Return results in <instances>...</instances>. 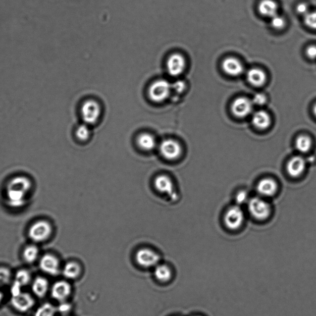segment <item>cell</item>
I'll list each match as a JSON object with an SVG mask.
<instances>
[{"label": "cell", "mask_w": 316, "mask_h": 316, "mask_svg": "<svg viewBox=\"0 0 316 316\" xmlns=\"http://www.w3.org/2000/svg\"><path fill=\"white\" fill-rule=\"evenodd\" d=\"M31 188V182L26 177L18 176L12 179L7 185V203L14 208L23 207Z\"/></svg>", "instance_id": "cell-1"}, {"label": "cell", "mask_w": 316, "mask_h": 316, "mask_svg": "<svg viewBox=\"0 0 316 316\" xmlns=\"http://www.w3.org/2000/svg\"><path fill=\"white\" fill-rule=\"evenodd\" d=\"M160 154L168 162H174L182 156L183 148L181 143L174 138H166L159 142L157 147Z\"/></svg>", "instance_id": "cell-2"}, {"label": "cell", "mask_w": 316, "mask_h": 316, "mask_svg": "<svg viewBox=\"0 0 316 316\" xmlns=\"http://www.w3.org/2000/svg\"><path fill=\"white\" fill-rule=\"evenodd\" d=\"M172 93V84L167 80L160 79L152 83L148 90L151 100L160 103L167 100Z\"/></svg>", "instance_id": "cell-3"}, {"label": "cell", "mask_w": 316, "mask_h": 316, "mask_svg": "<svg viewBox=\"0 0 316 316\" xmlns=\"http://www.w3.org/2000/svg\"><path fill=\"white\" fill-rule=\"evenodd\" d=\"M52 232L51 224L48 222L41 220L36 222L30 227L29 236L33 242L41 243L49 239Z\"/></svg>", "instance_id": "cell-4"}, {"label": "cell", "mask_w": 316, "mask_h": 316, "mask_svg": "<svg viewBox=\"0 0 316 316\" xmlns=\"http://www.w3.org/2000/svg\"><path fill=\"white\" fill-rule=\"evenodd\" d=\"M81 116L86 124H95L100 118L101 110L98 102L94 100H88L84 102L81 107Z\"/></svg>", "instance_id": "cell-5"}, {"label": "cell", "mask_w": 316, "mask_h": 316, "mask_svg": "<svg viewBox=\"0 0 316 316\" xmlns=\"http://www.w3.org/2000/svg\"><path fill=\"white\" fill-rule=\"evenodd\" d=\"M248 210L254 218L258 220L267 219L271 213V206L265 199L254 197L248 201Z\"/></svg>", "instance_id": "cell-6"}, {"label": "cell", "mask_w": 316, "mask_h": 316, "mask_svg": "<svg viewBox=\"0 0 316 316\" xmlns=\"http://www.w3.org/2000/svg\"><path fill=\"white\" fill-rule=\"evenodd\" d=\"M153 185L155 190L162 195L176 197L175 184L168 174H161L155 177Z\"/></svg>", "instance_id": "cell-7"}, {"label": "cell", "mask_w": 316, "mask_h": 316, "mask_svg": "<svg viewBox=\"0 0 316 316\" xmlns=\"http://www.w3.org/2000/svg\"><path fill=\"white\" fill-rule=\"evenodd\" d=\"M135 260L141 267L150 268L156 267L160 262V256L153 249L142 248L136 252Z\"/></svg>", "instance_id": "cell-8"}, {"label": "cell", "mask_w": 316, "mask_h": 316, "mask_svg": "<svg viewBox=\"0 0 316 316\" xmlns=\"http://www.w3.org/2000/svg\"><path fill=\"white\" fill-rule=\"evenodd\" d=\"M39 267L44 273L51 276H57L60 273L61 265L59 259L54 254L47 253L41 256Z\"/></svg>", "instance_id": "cell-9"}, {"label": "cell", "mask_w": 316, "mask_h": 316, "mask_svg": "<svg viewBox=\"0 0 316 316\" xmlns=\"http://www.w3.org/2000/svg\"><path fill=\"white\" fill-rule=\"evenodd\" d=\"M11 303L17 311L24 313L34 307L35 301L30 294L22 292L18 295L12 296Z\"/></svg>", "instance_id": "cell-10"}, {"label": "cell", "mask_w": 316, "mask_h": 316, "mask_svg": "<svg viewBox=\"0 0 316 316\" xmlns=\"http://www.w3.org/2000/svg\"><path fill=\"white\" fill-rule=\"evenodd\" d=\"M245 215L240 206L235 205L229 208L226 213L224 222L229 229L235 230L239 228L243 223Z\"/></svg>", "instance_id": "cell-11"}, {"label": "cell", "mask_w": 316, "mask_h": 316, "mask_svg": "<svg viewBox=\"0 0 316 316\" xmlns=\"http://www.w3.org/2000/svg\"><path fill=\"white\" fill-rule=\"evenodd\" d=\"M186 68V61L182 55L174 54L169 57L166 63L168 73L173 77H179Z\"/></svg>", "instance_id": "cell-12"}, {"label": "cell", "mask_w": 316, "mask_h": 316, "mask_svg": "<svg viewBox=\"0 0 316 316\" xmlns=\"http://www.w3.org/2000/svg\"><path fill=\"white\" fill-rule=\"evenodd\" d=\"M253 103L246 97H240L232 102V111L238 118H245L250 115L253 111Z\"/></svg>", "instance_id": "cell-13"}, {"label": "cell", "mask_w": 316, "mask_h": 316, "mask_svg": "<svg viewBox=\"0 0 316 316\" xmlns=\"http://www.w3.org/2000/svg\"><path fill=\"white\" fill-rule=\"evenodd\" d=\"M72 292L70 284L65 281H59L54 283L51 287L50 292L52 298L57 301H66Z\"/></svg>", "instance_id": "cell-14"}, {"label": "cell", "mask_w": 316, "mask_h": 316, "mask_svg": "<svg viewBox=\"0 0 316 316\" xmlns=\"http://www.w3.org/2000/svg\"><path fill=\"white\" fill-rule=\"evenodd\" d=\"M136 144L141 151L151 152L157 149L159 142L154 135L150 133L143 132L137 136Z\"/></svg>", "instance_id": "cell-15"}, {"label": "cell", "mask_w": 316, "mask_h": 316, "mask_svg": "<svg viewBox=\"0 0 316 316\" xmlns=\"http://www.w3.org/2000/svg\"><path fill=\"white\" fill-rule=\"evenodd\" d=\"M306 166V161L300 156L291 158L288 163L287 170L291 177H298L304 173Z\"/></svg>", "instance_id": "cell-16"}, {"label": "cell", "mask_w": 316, "mask_h": 316, "mask_svg": "<svg viewBox=\"0 0 316 316\" xmlns=\"http://www.w3.org/2000/svg\"><path fill=\"white\" fill-rule=\"evenodd\" d=\"M223 70L231 76H238L243 73L244 67L242 63L237 58L229 57L224 60L222 64Z\"/></svg>", "instance_id": "cell-17"}, {"label": "cell", "mask_w": 316, "mask_h": 316, "mask_svg": "<svg viewBox=\"0 0 316 316\" xmlns=\"http://www.w3.org/2000/svg\"><path fill=\"white\" fill-rule=\"evenodd\" d=\"M277 184L273 179L266 178L262 179L257 185V192L263 197H271L277 190Z\"/></svg>", "instance_id": "cell-18"}, {"label": "cell", "mask_w": 316, "mask_h": 316, "mask_svg": "<svg viewBox=\"0 0 316 316\" xmlns=\"http://www.w3.org/2000/svg\"><path fill=\"white\" fill-rule=\"evenodd\" d=\"M49 289V282L45 277L38 276L32 282V292L38 298L45 297L46 294L48 293Z\"/></svg>", "instance_id": "cell-19"}, {"label": "cell", "mask_w": 316, "mask_h": 316, "mask_svg": "<svg viewBox=\"0 0 316 316\" xmlns=\"http://www.w3.org/2000/svg\"><path fill=\"white\" fill-rule=\"evenodd\" d=\"M246 77L251 84L260 87L265 84L267 76L264 71L257 68L249 69L246 74Z\"/></svg>", "instance_id": "cell-20"}, {"label": "cell", "mask_w": 316, "mask_h": 316, "mask_svg": "<svg viewBox=\"0 0 316 316\" xmlns=\"http://www.w3.org/2000/svg\"><path fill=\"white\" fill-rule=\"evenodd\" d=\"M278 5L274 0H262L259 4V13L266 17L273 18L277 15Z\"/></svg>", "instance_id": "cell-21"}, {"label": "cell", "mask_w": 316, "mask_h": 316, "mask_svg": "<svg viewBox=\"0 0 316 316\" xmlns=\"http://www.w3.org/2000/svg\"><path fill=\"white\" fill-rule=\"evenodd\" d=\"M252 123L256 128L263 130L268 128L271 124V117L265 111H258L252 117Z\"/></svg>", "instance_id": "cell-22"}, {"label": "cell", "mask_w": 316, "mask_h": 316, "mask_svg": "<svg viewBox=\"0 0 316 316\" xmlns=\"http://www.w3.org/2000/svg\"><path fill=\"white\" fill-rule=\"evenodd\" d=\"M81 273V267L78 263L70 261L64 266L62 274L65 278L69 280L77 279Z\"/></svg>", "instance_id": "cell-23"}, {"label": "cell", "mask_w": 316, "mask_h": 316, "mask_svg": "<svg viewBox=\"0 0 316 316\" xmlns=\"http://www.w3.org/2000/svg\"><path fill=\"white\" fill-rule=\"evenodd\" d=\"M154 274L156 279L162 282H168L172 277L171 270L166 265H157L155 267Z\"/></svg>", "instance_id": "cell-24"}, {"label": "cell", "mask_w": 316, "mask_h": 316, "mask_svg": "<svg viewBox=\"0 0 316 316\" xmlns=\"http://www.w3.org/2000/svg\"><path fill=\"white\" fill-rule=\"evenodd\" d=\"M39 256V249L35 245H29L24 248L23 257L24 261L28 264H33Z\"/></svg>", "instance_id": "cell-25"}, {"label": "cell", "mask_w": 316, "mask_h": 316, "mask_svg": "<svg viewBox=\"0 0 316 316\" xmlns=\"http://www.w3.org/2000/svg\"><path fill=\"white\" fill-rule=\"evenodd\" d=\"M312 140L307 135H300L295 141V148L301 153H306L311 148Z\"/></svg>", "instance_id": "cell-26"}, {"label": "cell", "mask_w": 316, "mask_h": 316, "mask_svg": "<svg viewBox=\"0 0 316 316\" xmlns=\"http://www.w3.org/2000/svg\"><path fill=\"white\" fill-rule=\"evenodd\" d=\"M91 135L90 126L85 123L79 125L76 130L77 139L82 142H86L90 139Z\"/></svg>", "instance_id": "cell-27"}, {"label": "cell", "mask_w": 316, "mask_h": 316, "mask_svg": "<svg viewBox=\"0 0 316 316\" xmlns=\"http://www.w3.org/2000/svg\"><path fill=\"white\" fill-rule=\"evenodd\" d=\"M57 312L56 307L51 303H46L38 307L34 316H55Z\"/></svg>", "instance_id": "cell-28"}, {"label": "cell", "mask_w": 316, "mask_h": 316, "mask_svg": "<svg viewBox=\"0 0 316 316\" xmlns=\"http://www.w3.org/2000/svg\"><path fill=\"white\" fill-rule=\"evenodd\" d=\"M15 281L18 282L23 287L27 286L31 281V274L28 270L22 269L16 272Z\"/></svg>", "instance_id": "cell-29"}, {"label": "cell", "mask_w": 316, "mask_h": 316, "mask_svg": "<svg viewBox=\"0 0 316 316\" xmlns=\"http://www.w3.org/2000/svg\"><path fill=\"white\" fill-rule=\"evenodd\" d=\"M12 278V273L9 269L2 266L0 267V287H2L10 284Z\"/></svg>", "instance_id": "cell-30"}, {"label": "cell", "mask_w": 316, "mask_h": 316, "mask_svg": "<svg viewBox=\"0 0 316 316\" xmlns=\"http://www.w3.org/2000/svg\"><path fill=\"white\" fill-rule=\"evenodd\" d=\"M304 23L309 28L316 30V11L309 12L304 16Z\"/></svg>", "instance_id": "cell-31"}, {"label": "cell", "mask_w": 316, "mask_h": 316, "mask_svg": "<svg viewBox=\"0 0 316 316\" xmlns=\"http://www.w3.org/2000/svg\"><path fill=\"white\" fill-rule=\"evenodd\" d=\"M271 24L273 28L276 29H282L285 25V19L282 16L277 15L271 18Z\"/></svg>", "instance_id": "cell-32"}, {"label": "cell", "mask_w": 316, "mask_h": 316, "mask_svg": "<svg viewBox=\"0 0 316 316\" xmlns=\"http://www.w3.org/2000/svg\"><path fill=\"white\" fill-rule=\"evenodd\" d=\"M185 88H186V84L183 80H177L173 84H172V93L175 92L177 94H181L184 92Z\"/></svg>", "instance_id": "cell-33"}, {"label": "cell", "mask_w": 316, "mask_h": 316, "mask_svg": "<svg viewBox=\"0 0 316 316\" xmlns=\"http://www.w3.org/2000/svg\"><path fill=\"white\" fill-rule=\"evenodd\" d=\"M235 199L238 206L248 203L249 200L248 194L245 191H241L238 193Z\"/></svg>", "instance_id": "cell-34"}, {"label": "cell", "mask_w": 316, "mask_h": 316, "mask_svg": "<svg viewBox=\"0 0 316 316\" xmlns=\"http://www.w3.org/2000/svg\"><path fill=\"white\" fill-rule=\"evenodd\" d=\"M57 312L63 315L68 314L71 310V305L67 302H61L59 306L57 307Z\"/></svg>", "instance_id": "cell-35"}, {"label": "cell", "mask_w": 316, "mask_h": 316, "mask_svg": "<svg viewBox=\"0 0 316 316\" xmlns=\"http://www.w3.org/2000/svg\"><path fill=\"white\" fill-rule=\"evenodd\" d=\"M253 103L254 104L258 105V106H262L264 105L266 101H267V98L264 94L257 93L253 97Z\"/></svg>", "instance_id": "cell-36"}, {"label": "cell", "mask_w": 316, "mask_h": 316, "mask_svg": "<svg viewBox=\"0 0 316 316\" xmlns=\"http://www.w3.org/2000/svg\"><path fill=\"white\" fill-rule=\"evenodd\" d=\"M22 288H23V287H22L18 282L15 281H14L12 287H11V294H12V296L18 295V294L21 293L22 292Z\"/></svg>", "instance_id": "cell-37"}, {"label": "cell", "mask_w": 316, "mask_h": 316, "mask_svg": "<svg viewBox=\"0 0 316 316\" xmlns=\"http://www.w3.org/2000/svg\"><path fill=\"white\" fill-rule=\"evenodd\" d=\"M296 11L300 15L305 16L309 12L308 5L304 3H301L296 7Z\"/></svg>", "instance_id": "cell-38"}, {"label": "cell", "mask_w": 316, "mask_h": 316, "mask_svg": "<svg viewBox=\"0 0 316 316\" xmlns=\"http://www.w3.org/2000/svg\"><path fill=\"white\" fill-rule=\"evenodd\" d=\"M306 55L307 57L311 60L316 59V46L311 45L307 47L306 49Z\"/></svg>", "instance_id": "cell-39"}, {"label": "cell", "mask_w": 316, "mask_h": 316, "mask_svg": "<svg viewBox=\"0 0 316 316\" xmlns=\"http://www.w3.org/2000/svg\"><path fill=\"white\" fill-rule=\"evenodd\" d=\"M4 292H2V287H0V304L2 303L3 300H4Z\"/></svg>", "instance_id": "cell-40"}, {"label": "cell", "mask_w": 316, "mask_h": 316, "mask_svg": "<svg viewBox=\"0 0 316 316\" xmlns=\"http://www.w3.org/2000/svg\"><path fill=\"white\" fill-rule=\"evenodd\" d=\"M313 112H314V115L316 116V104L314 107V109H313Z\"/></svg>", "instance_id": "cell-41"}, {"label": "cell", "mask_w": 316, "mask_h": 316, "mask_svg": "<svg viewBox=\"0 0 316 316\" xmlns=\"http://www.w3.org/2000/svg\"><path fill=\"white\" fill-rule=\"evenodd\" d=\"M195 316H201V315H195Z\"/></svg>", "instance_id": "cell-42"}]
</instances>
